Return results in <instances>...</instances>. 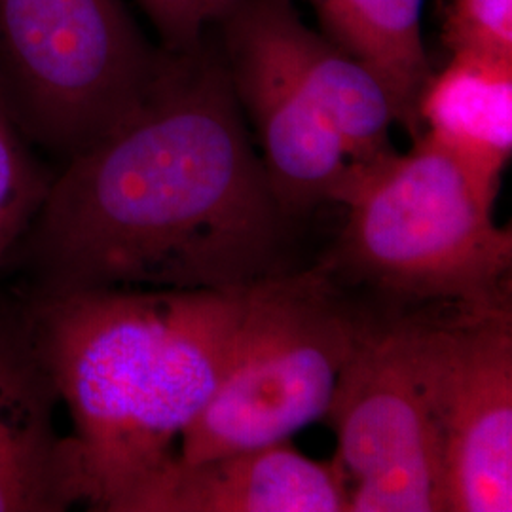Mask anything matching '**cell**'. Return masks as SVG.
<instances>
[{"label": "cell", "mask_w": 512, "mask_h": 512, "mask_svg": "<svg viewBox=\"0 0 512 512\" xmlns=\"http://www.w3.org/2000/svg\"><path fill=\"white\" fill-rule=\"evenodd\" d=\"M289 217L222 55L165 52L145 97L59 165L6 264L27 294L238 291L283 272Z\"/></svg>", "instance_id": "obj_1"}, {"label": "cell", "mask_w": 512, "mask_h": 512, "mask_svg": "<svg viewBox=\"0 0 512 512\" xmlns=\"http://www.w3.org/2000/svg\"><path fill=\"white\" fill-rule=\"evenodd\" d=\"M73 420L92 511L122 512L177 458L219 387L238 291L93 289L18 296Z\"/></svg>", "instance_id": "obj_2"}, {"label": "cell", "mask_w": 512, "mask_h": 512, "mask_svg": "<svg viewBox=\"0 0 512 512\" xmlns=\"http://www.w3.org/2000/svg\"><path fill=\"white\" fill-rule=\"evenodd\" d=\"M497 192L425 131L397 150L351 164L334 202L348 220L330 274L397 304H511L512 234L497 226Z\"/></svg>", "instance_id": "obj_3"}, {"label": "cell", "mask_w": 512, "mask_h": 512, "mask_svg": "<svg viewBox=\"0 0 512 512\" xmlns=\"http://www.w3.org/2000/svg\"><path fill=\"white\" fill-rule=\"evenodd\" d=\"M361 323L323 264L243 287L219 387L177 456L200 461L287 442L325 420Z\"/></svg>", "instance_id": "obj_4"}, {"label": "cell", "mask_w": 512, "mask_h": 512, "mask_svg": "<svg viewBox=\"0 0 512 512\" xmlns=\"http://www.w3.org/2000/svg\"><path fill=\"white\" fill-rule=\"evenodd\" d=\"M162 61L122 0H0V97L59 165L139 105Z\"/></svg>", "instance_id": "obj_5"}, {"label": "cell", "mask_w": 512, "mask_h": 512, "mask_svg": "<svg viewBox=\"0 0 512 512\" xmlns=\"http://www.w3.org/2000/svg\"><path fill=\"white\" fill-rule=\"evenodd\" d=\"M423 325L425 315H363L325 416L349 480L348 512H446Z\"/></svg>", "instance_id": "obj_6"}, {"label": "cell", "mask_w": 512, "mask_h": 512, "mask_svg": "<svg viewBox=\"0 0 512 512\" xmlns=\"http://www.w3.org/2000/svg\"><path fill=\"white\" fill-rule=\"evenodd\" d=\"M423 359L446 512H511V304L425 315Z\"/></svg>", "instance_id": "obj_7"}, {"label": "cell", "mask_w": 512, "mask_h": 512, "mask_svg": "<svg viewBox=\"0 0 512 512\" xmlns=\"http://www.w3.org/2000/svg\"><path fill=\"white\" fill-rule=\"evenodd\" d=\"M219 25L224 67L243 116L253 126L281 209L293 219L334 202L353 162L329 118L283 65L239 0Z\"/></svg>", "instance_id": "obj_8"}, {"label": "cell", "mask_w": 512, "mask_h": 512, "mask_svg": "<svg viewBox=\"0 0 512 512\" xmlns=\"http://www.w3.org/2000/svg\"><path fill=\"white\" fill-rule=\"evenodd\" d=\"M59 404L19 298L0 300V512L86 505L76 442L55 425Z\"/></svg>", "instance_id": "obj_9"}, {"label": "cell", "mask_w": 512, "mask_h": 512, "mask_svg": "<svg viewBox=\"0 0 512 512\" xmlns=\"http://www.w3.org/2000/svg\"><path fill=\"white\" fill-rule=\"evenodd\" d=\"M338 459L317 461L291 440L222 456L171 459L122 512H348Z\"/></svg>", "instance_id": "obj_10"}, {"label": "cell", "mask_w": 512, "mask_h": 512, "mask_svg": "<svg viewBox=\"0 0 512 512\" xmlns=\"http://www.w3.org/2000/svg\"><path fill=\"white\" fill-rule=\"evenodd\" d=\"M296 82L340 135L353 164L393 152L395 107L384 84L332 40L308 29L293 0H239Z\"/></svg>", "instance_id": "obj_11"}, {"label": "cell", "mask_w": 512, "mask_h": 512, "mask_svg": "<svg viewBox=\"0 0 512 512\" xmlns=\"http://www.w3.org/2000/svg\"><path fill=\"white\" fill-rule=\"evenodd\" d=\"M425 133L499 190L512 154V57L456 52L421 93Z\"/></svg>", "instance_id": "obj_12"}, {"label": "cell", "mask_w": 512, "mask_h": 512, "mask_svg": "<svg viewBox=\"0 0 512 512\" xmlns=\"http://www.w3.org/2000/svg\"><path fill=\"white\" fill-rule=\"evenodd\" d=\"M327 38L384 84L397 124L423 133L420 97L433 76L421 38L423 0H310Z\"/></svg>", "instance_id": "obj_13"}, {"label": "cell", "mask_w": 512, "mask_h": 512, "mask_svg": "<svg viewBox=\"0 0 512 512\" xmlns=\"http://www.w3.org/2000/svg\"><path fill=\"white\" fill-rule=\"evenodd\" d=\"M0 97V268L25 238L55 177Z\"/></svg>", "instance_id": "obj_14"}, {"label": "cell", "mask_w": 512, "mask_h": 512, "mask_svg": "<svg viewBox=\"0 0 512 512\" xmlns=\"http://www.w3.org/2000/svg\"><path fill=\"white\" fill-rule=\"evenodd\" d=\"M442 38L452 54L512 57V0H454Z\"/></svg>", "instance_id": "obj_15"}, {"label": "cell", "mask_w": 512, "mask_h": 512, "mask_svg": "<svg viewBox=\"0 0 512 512\" xmlns=\"http://www.w3.org/2000/svg\"><path fill=\"white\" fill-rule=\"evenodd\" d=\"M152 21L162 50L190 54L200 50L209 27L219 23L234 0H139Z\"/></svg>", "instance_id": "obj_16"}]
</instances>
